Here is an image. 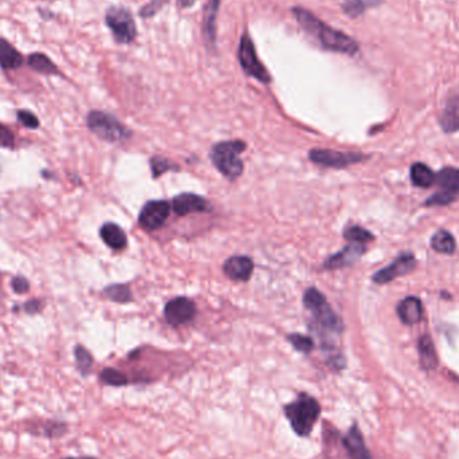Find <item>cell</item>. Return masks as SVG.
<instances>
[{
  "label": "cell",
  "mask_w": 459,
  "mask_h": 459,
  "mask_svg": "<svg viewBox=\"0 0 459 459\" xmlns=\"http://www.w3.org/2000/svg\"><path fill=\"white\" fill-rule=\"evenodd\" d=\"M304 305L312 313L313 325L311 329L320 337L321 348L327 357V363L333 371H340L345 367V360L341 352L337 349L333 337L344 331L341 318L333 312L327 298L316 288H309L304 294Z\"/></svg>",
  "instance_id": "6da1fadb"
},
{
  "label": "cell",
  "mask_w": 459,
  "mask_h": 459,
  "mask_svg": "<svg viewBox=\"0 0 459 459\" xmlns=\"http://www.w3.org/2000/svg\"><path fill=\"white\" fill-rule=\"evenodd\" d=\"M293 15L304 31L311 36L322 49L348 56L357 54L360 46L353 38L325 24L317 17H314L311 11L295 7L293 8Z\"/></svg>",
  "instance_id": "7a4b0ae2"
},
{
  "label": "cell",
  "mask_w": 459,
  "mask_h": 459,
  "mask_svg": "<svg viewBox=\"0 0 459 459\" xmlns=\"http://www.w3.org/2000/svg\"><path fill=\"white\" fill-rule=\"evenodd\" d=\"M283 412L298 437H309L321 415V405L311 395L299 394L294 402L285 405Z\"/></svg>",
  "instance_id": "3957f363"
},
{
  "label": "cell",
  "mask_w": 459,
  "mask_h": 459,
  "mask_svg": "<svg viewBox=\"0 0 459 459\" xmlns=\"http://www.w3.org/2000/svg\"><path fill=\"white\" fill-rule=\"evenodd\" d=\"M244 149L246 144L243 141H223L212 148L211 160L227 179L235 180L243 172L239 155Z\"/></svg>",
  "instance_id": "277c9868"
},
{
  "label": "cell",
  "mask_w": 459,
  "mask_h": 459,
  "mask_svg": "<svg viewBox=\"0 0 459 459\" xmlns=\"http://www.w3.org/2000/svg\"><path fill=\"white\" fill-rule=\"evenodd\" d=\"M88 128L107 143H123L130 137V130L124 127L114 116L101 111L88 114Z\"/></svg>",
  "instance_id": "5b68a950"
},
{
  "label": "cell",
  "mask_w": 459,
  "mask_h": 459,
  "mask_svg": "<svg viewBox=\"0 0 459 459\" xmlns=\"http://www.w3.org/2000/svg\"><path fill=\"white\" fill-rule=\"evenodd\" d=\"M435 183L438 184L439 191L426 202L427 205H447L458 199L459 169L453 166L443 168L438 175H435Z\"/></svg>",
  "instance_id": "8992f818"
},
{
  "label": "cell",
  "mask_w": 459,
  "mask_h": 459,
  "mask_svg": "<svg viewBox=\"0 0 459 459\" xmlns=\"http://www.w3.org/2000/svg\"><path fill=\"white\" fill-rule=\"evenodd\" d=\"M107 24L118 43H132L137 36V27L128 10L121 7H111L107 13Z\"/></svg>",
  "instance_id": "52a82bcc"
},
{
  "label": "cell",
  "mask_w": 459,
  "mask_h": 459,
  "mask_svg": "<svg viewBox=\"0 0 459 459\" xmlns=\"http://www.w3.org/2000/svg\"><path fill=\"white\" fill-rule=\"evenodd\" d=\"M239 63L244 73L250 77H254L258 81L263 84H269L272 81V77L266 68L259 62L258 59L256 46L251 40V38L244 34L240 39L238 50Z\"/></svg>",
  "instance_id": "ba28073f"
},
{
  "label": "cell",
  "mask_w": 459,
  "mask_h": 459,
  "mask_svg": "<svg viewBox=\"0 0 459 459\" xmlns=\"http://www.w3.org/2000/svg\"><path fill=\"white\" fill-rule=\"evenodd\" d=\"M309 159L313 163L327 168H347V166L360 163L367 157L360 153H344L332 149H313L309 153Z\"/></svg>",
  "instance_id": "9c48e42d"
},
{
  "label": "cell",
  "mask_w": 459,
  "mask_h": 459,
  "mask_svg": "<svg viewBox=\"0 0 459 459\" xmlns=\"http://www.w3.org/2000/svg\"><path fill=\"white\" fill-rule=\"evenodd\" d=\"M171 205L166 201H150L148 202L139 215V223L147 231H155L160 228L169 217Z\"/></svg>",
  "instance_id": "30bf717a"
},
{
  "label": "cell",
  "mask_w": 459,
  "mask_h": 459,
  "mask_svg": "<svg viewBox=\"0 0 459 459\" xmlns=\"http://www.w3.org/2000/svg\"><path fill=\"white\" fill-rule=\"evenodd\" d=\"M195 314H196L195 304L185 297H178L171 299L164 308L166 322L173 327H179L189 322L191 320H194Z\"/></svg>",
  "instance_id": "8fae6325"
},
{
  "label": "cell",
  "mask_w": 459,
  "mask_h": 459,
  "mask_svg": "<svg viewBox=\"0 0 459 459\" xmlns=\"http://www.w3.org/2000/svg\"><path fill=\"white\" fill-rule=\"evenodd\" d=\"M417 267V259L412 254H402L396 258L389 266L379 270L375 276L372 277L373 282L378 285H386L388 282L399 278V277L410 274Z\"/></svg>",
  "instance_id": "7c38bea8"
},
{
  "label": "cell",
  "mask_w": 459,
  "mask_h": 459,
  "mask_svg": "<svg viewBox=\"0 0 459 459\" xmlns=\"http://www.w3.org/2000/svg\"><path fill=\"white\" fill-rule=\"evenodd\" d=\"M366 250H367V247L364 246V243L350 242V244L344 247L340 253L328 258L327 262L324 263V267H327L329 270H334V269H341V267L349 266L361 257L366 253Z\"/></svg>",
  "instance_id": "4fadbf2b"
},
{
  "label": "cell",
  "mask_w": 459,
  "mask_h": 459,
  "mask_svg": "<svg viewBox=\"0 0 459 459\" xmlns=\"http://www.w3.org/2000/svg\"><path fill=\"white\" fill-rule=\"evenodd\" d=\"M172 208L180 217L192 212H204L211 210L210 203L195 194H182L175 196V199L172 201Z\"/></svg>",
  "instance_id": "5bb4252c"
},
{
  "label": "cell",
  "mask_w": 459,
  "mask_h": 459,
  "mask_svg": "<svg viewBox=\"0 0 459 459\" xmlns=\"http://www.w3.org/2000/svg\"><path fill=\"white\" fill-rule=\"evenodd\" d=\"M221 0H210L203 14V37L207 46L214 47L217 42V18Z\"/></svg>",
  "instance_id": "9a60e30c"
},
{
  "label": "cell",
  "mask_w": 459,
  "mask_h": 459,
  "mask_svg": "<svg viewBox=\"0 0 459 459\" xmlns=\"http://www.w3.org/2000/svg\"><path fill=\"white\" fill-rule=\"evenodd\" d=\"M253 269H254L253 260L249 257H240V256L228 258L223 266L224 274L234 281H249L253 273Z\"/></svg>",
  "instance_id": "2e32d148"
},
{
  "label": "cell",
  "mask_w": 459,
  "mask_h": 459,
  "mask_svg": "<svg viewBox=\"0 0 459 459\" xmlns=\"http://www.w3.org/2000/svg\"><path fill=\"white\" fill-rule=\"evenodd\" d=\"M344 446L350 459H372L357 426H352L349 430L347 437L344 438Z\"/></svg>",
  "instance_id": "e0dca14e"
},
{
  "label": "cell",
  "mask_w": 459,
  "mask_h": 459,
  "mask_svg": "<svg viewBox=\"0 0 459 459\" xmlns=\"http://www.w3.org/2000/svg\"><path fill=\"white\" fill-rule=\"evenodd\" d=\"M398 314L405 325H415L422 320V302L417 297H407L399 302Z\"/></svg>",
  "instance_id": "ac0fdd59"
},
{
  "label": "cell",
  "mask_w": 459,
  "mask_h": 459,
  "mask_svg": "<svg viewBox=\"0 0 459 459\" xmlns=\"http://www.w3.org/2000/svg\"><path fill=\"white\" fill-rule=\"evenodd\" d=\"M100 235L105 242V244L116 251H121L127 247L128 243L127 234L116 223H105L100 230Z\"/></svg>",
  "instance_id": "d6986e66"
},
{
  "label": "cell",
  "mask_w": 459,
  "mask_h": 459,
  "mask_svg": "<svg viewBox=\"0 0 459 459\" xmlns=\"http://www.w3.org/2000/svg\"><path fill=\"white\" fill-rule=\"evenodd\" d=\"M441 125L444 132L456 133L459 130V95L451 97L443 109Z\"/></svg>",
  "instance_id": "ffe728a7"
},
{
  "label": "cell",
  "mask_w": 459,
  "mask_h": 459,
  "mask_svg": "<svg viewBox=\"0 0 459 459\" xmlns=\"http://www.w3.org/2000/svg\"><path fill=\"white\" fill-rule=\"evenodd\" d=\"M23 65V56L6 39L0 38V68L4 70H14Z\"/></svg>",
  "instance_id": "44dd1931"
},
{
  "label": "cell",
  "mask_w": 459,
  "mask_h": 459,
  "mask_svg": "<svg viewBox=\"0 0 459 459\" xmlns=\"http://www.w3.org/2000/svg\"><path fill=\"white\" fill-rule=\"evenodd\" d=\"M419 357H421V364L424 369H434L438 366V356H437V350H435V345L431 340L430 336L424 334L419 340Z\"/></svg>",
  "instance_id": "7402d4cb"
},
{
  "label": "cell",
  "mask_w": 459,
  "mask_h": 459,
  "mask_svg": "<svg viewBox=\"0 0 459 459\" xmlns=\"http://www.w3.org/2000/svg\"><path fill=\"white\" fill-rule=\"evenodd\" d=\"M411 180L414 185L428 188L435 183V173L423 163H415L411 166Z\"/></svg>",
  "instance_id": "603a6c76"
},
{
  "label": "cell",
  "mask_w": 459,
  "mask_h": 459,
  "mask_svg": "<svg viewBox=\"0 0 459 459\" xmlns=\"http://www.w3.org/2000/svg\"><path fill=\"white\" fill-rule=\"evenodd\" d=\"M431 247L439 254H453L456 251L457 244L456 239L449 231L439 230L431 239Z\"/></svg>",
  "instance_id": "cb8c5ba5"
},
{
  "label": "cell",
  "mask_w": 459,
  "mask_h": 459,
  "mask_svg": "<svg viewBox=\"0 0 459 459\" xmlns=\"http://www.w3.org/2000/svg\"><path fill=\"white\" fill-rule=\"evenodd\" d=\"M27 62H29V66L37 73L45 74V75H53V74L58 73V69H56L54 62L49 56H45L42 53L31 54L29 56Z\"/></svg>",
  "instance_id": "d4e9b609"
},
{
  "label": "cell",
  "mask_w": 459,
  "mask_h": 459,
  "mask_svg": "<svg viewBox=\"0 0 459 459\" xmlns=\"http://www.w3.org/2000/svg\"><path fill=\"white\" fill-rule=\"evenodd\" d=\"M104 295L113 302H118V304H127L132 301V293H130L128 286L123 285V283L111 285V286L105 288Z\"/></svg>",
  "instance_id": "484cf974"
},
{
  "label": "cell",
  "mask_w": 459,
  "mask_h": 459,
  "mask_svg": "<svg viewBox=\"0 0 459 459\" xmlns=\"http://www.w3.org/2000/svg\"><path fill=\"white\" fill-rule=\"evenodd\" d=\"M74 357L78 371L82 373V376L89 375L93 367V357L91 352L82 345H77L74 349Z\"/></svg>",
  "instance_id": "4316f807"
},
{
  "label": "cell",
  "mask_w": 459,
  "mask_h": 459,
  "mask_svg": "<svg viewBox=\"0 0 459 459\" xmlns=\"http://www.w3.org/2000/svg\"><path fill=\"white\" fill-rule=\"evenodd\" d=\"M100 380L104 384L111 387H123L128 384V378L123 372H120L114 368L102 369V372L100 373Z\"/></svg>",
  "instance_id": "83f0119b"
},
{
  "label": "cell",
  "mask_w": 459,
  "mask_h": 459,
  "mask_svg": "<svg viewBox=\"0 0 459 459\" xmlns=\"http://www.w3.org/2000/svg\"><path fill=\"white\" fill-rule=\"evenodd\" d=\"M288 340L293 345L294 349H297L301 353H306L308 355V353H311L313 349H314V341H313L311 337H308V336L294 333V334H290L288 337Z\"/></svg>",
  "instance_id": "f1b7e54d"
},
{
  "label": "cell",
  "mask_w": 459,
  "mask_h": 459,
  "mask_svg": "<svg viewBox=\"0 0 459 459\" xmlns=\"http://www.w3.org/2000/svg\"><path fill=\"white\" fill-rule=\"evenodd\" d=\"M344 238L348 239L350 242H356V243H367V242L373 240L375 237L366 228L353 226L344 231Z\"/></svg>",
  "instance_id": "f546056e"
},
{
  "label": "cell",
  "mask_w": 459,
  "mask_h": 459,
  "mask_svg": "<svg viewBox=\"0 0 459 459\" xmlns=\"http://www.w3.org/2000/svg\"><path fill=\"white\" fill-rule=\"evenodd\" d=\"M366 0H343V11L350 18H359L366 13Z\"/></svg>",
  "instance_id": "4dcf8cb0"
},
{
  "label": "cell",
  "mask_w": 459,
  "mask_h": 459,
  "mask_svg": "<svg viewBox=\"0 0 459 459\" xmlns=\"http://www.w3.org/2000/svg\"><path fill=\"white\" fill-rule=\"evenodd\" d=\"M18 116L19 123L29 129H37L39 128V120H38L37 116L30 111H18L17 113Z\"/></svg>",
  "instance_id": "1f68e13d"
},
{
  "label": "cell",
  "mask_w": 459,
  "mask_h": 459,
  "mask_svg": "<svg viewBox=\"0 0 459 459\" xmlns=\"http://www.w3.org/2000/svg\"><path fill=\"white\" fill-rule=\"evenodd\" d=\"M150 168H152L153 178H159L162 173H164L168 169L175 168V166H172V164H169L168 160H166V159H162V157H153V159L150 160Z\"/></svg>",
  "instance_id": "d6a6232c"
},
{
  "label": "cell",
  "mask_w": 459,
  "mask_h": 459,
  "mask_svg": "<svg viewBox=\"0 0 459 459\" xmlns=\"http://www.w3.org/2000/svg\"><path fill=\"white\" fill-rule=\"evenodd\" d=\"M11 288L15 293L24 294L30 290V282L24 277L17 276L11 281Z\"/></svg>",
  "instance_id": "836d02e7"
},
{
  "label": "cell",
  "mask_w": 459,
  "mask_h": 459,
  "mask_svg": "<svg viewBox=\"0 0 459 459\" xmlns=\"http://www.w3.org/2000/svg\"><path fill=\"white\" fill-rule=\"evenodd\" d=\"M14 146V134L10 129L0 125V147L11 148Z\"/></svg>",
  "instance_id": "e575fe53"
},
{
  "label": "cell",
  "mask_w": 459,
  "mask_h": 459,
  "mask_svg": "<svg viewBox=\"0 0 459 459\" xmlns=\"http://www.w3.org/2000/svg\"><path fill=\"white\" fill-rule=\"evenodd\" d=\"M23 311L27 313V314H30V316L38 314V313L42 311V302H40L39 299H37V298L30 299V301L24 302V305H23Z\"/></svg>",
  "instance_id": "d590c367"
},
{
  "label": "cell",
  "mask_w": 459,
  "mask_h": 459,
  "mask_svg": "<svg viewBox=\"0 0 459 459\" xmlns=\"http://www.w3.org/2000/svg\"><path fill=\"white\" fill-rule=\"evenodd\" d=\"M366 3H367V6H369V7H378V6H380L383 3V0H366Z\"/></svg>",
  "instance_id": "8d00e7d4"
},
{
  "label": "cell",
  "mask_w": 459,
  "mask_h": 459,
  "mask_svg": "<svg viewBox=\"0 0 459 459\" xmlns=\"http://www.w3.org/2000/svg\"><path fill=\"white\" fill-rule=\"evenodd\" d=\"M196 0H179V3L183 6V7H191Z\"/></svg>",
  "instance_id": "74e56055"
},
{
  "label": "cell",
  "mask_w": 459,
  "mask_h": 459,
  "mask_svg": "<svg viewBox=\"0 0 459 459\" xmlns=\"http://www.w3.org/2000/svg\"><path fill=\"white\" fill-rule=\"evenodd\" d=\"M65 459H95L93 457H81V458H65Z\"/></svg>",
  "instance_id": "f35d334b"
}]
</instances>
